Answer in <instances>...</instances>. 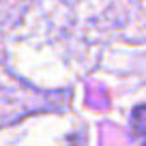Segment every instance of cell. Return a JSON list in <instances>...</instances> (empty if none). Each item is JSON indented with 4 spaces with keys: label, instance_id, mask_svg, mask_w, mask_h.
<instances>
[{
    "label": "cell",
    "instance_id": "obj_1",
    "mask_svg": "<svg viewBox=\"0 0 146 146\" xmlns=\"http://www.w3.org/2000/svg\"><path fill=\"white\" fill-rule=\"evenodd\" d=\"M131 129H133L135 140L140 142V146H146V105H140V108L133 110Z\"/></svg>",
    "mask_w": 146,
    "mask_h": 146
}]
</instances>
